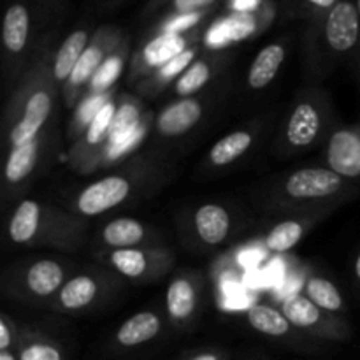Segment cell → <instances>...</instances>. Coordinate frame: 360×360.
I'll use <instances>...</instances> for the list:
<instances>
[{"label":"cell","mask_w":360,"mask_h":360,"mask_svg":"<svg viewBox=\"0 0 360 360\" xmlns=\"http://www.w3.org/2000/svg\"><path fill=\"white\" fill-rule=\"evenodd\" d=\"M357 2V9H359V20H360V0H355ZM359 69H360V48H359Z\"/></svg>","instance_id":"44"},{"label":"cell","mask_w":360,"mask_h":360,"mask_svg":"<svg viewBox=\"0 0 360 360\" xmlns=\"http://www.w3.org/2000/svg\"><path fill=\"white\" fill-rule=\"evenodd\" d=\"M197 55H199V44L195 42V44L188 46L185 51L176 55L174 58L169 60V62L165 63V65H162L160 69L155 70L150 77L141 81L139 90L143 91L144 95H150V97L164 91L169 84L176 83V81L179 79V76L195 62Z\"/></svg>","instance_id":"24"},{"label":"cell","mask_w":360,"mask_h":360,"mask_svg":"<svg viewBox=\"0 0 360 360\" xmlns=\"http://www.w3.org/2000/svg\"><path fill=\"white\" fill-rule=\"evenodd\" d=\"M354 271H355V276H357V280L360 281V253H359L357 260H355V267H354Z\"/></svg>","instance_id":"43"},{"label":"cell","mask_w":360,"mask_h":360,"mask_svg":"<svg viewBox=\"0 0 360 360\" xmlns=\"http://www.w3.org/2000/svg\"><path fill=\"white\" fill-rule=\"evenodd\" d=\"M164 329V320L155 311H139L129 316L115 334L116 347L123 350H134L150 341L157 340Z\"/></svg>","instance_id":"21"},{"label":"cell","mask_w":360,"mask_h":360,"mask_svg":"<svg viewBox=\"0 0 360 360\" xmlns=\"http://www.w3.org/2000/svg\"><path fill=\"white\" fill-rule=\"evenodd\" d=\"M302 294L320 306L326 311L333 313V315H341L347 311V302H345L343 294L340 288L326 276H319V274H311L306 278L304 288Z\"/></svg>","instance_id":"29"},{"label":"cell","mask_w":360,"mask_h":360,"mask_svg":"<svg viewBox=\"0 0 360 360\" xmlns=\"http://www.w3.org/2000/svg\"><path fill=\"white\" fill-rule=\"evenodd\" d=\"M192 225L200 243L206 246H218L229 239L234 220L224 204L206 202L193 211Z\"/></svg>","instance_id":"18"},{"label":"cell","mask_w":360,"mask_h":360,"mask_svg":"<svg viewBox=\"0 0 360 360\" xmlns=\"http://www.w3.org/2000/svg\"><path fill=\"white\" fill-rule=\"evenodd\" d=\"M199 39V28L188 34H153L148 42H144L130 62V77L132 79H146L155 70L185 51L188 46L195 44Z\"/></svg>","instance_id":"11"},{"label":"cell","mask_w":360,"mask_h":360,"mask_svg":"<svg viewBox=\"0 0 360 360\" xmlns=\"http://www.w3.org/2000/svg\"><path fill=\"white\" fill-rule=\"evenodd\" d=\"M246 322L259 334L273 340H287L292 338L295 327L288 322L281 309L271 304H255L246 311Z\"/></svg>","instance_id":"25"},{"label":"cell","mask_w":360,"mask_h":360,"mask_svg":"<svg viewBox=\"0 0 360 360\" xmlns=\"http://www.w3.org/2000/svg\"><path fill=\"white\" fill-rule=\"evenodd\" d=\"M330 108L327 97L316 90L306 91L294 102L280 134L281 150L301 153L315 146L329 129Z\"/></svg>","instance_id":"4"},{"label":"cell","mask_w":360,"mask_h":360,"mask_svg":"<svg viewBox=\"0 0 360 360\" xmlns=\"http://www.w3.org/2000/svg\"><path fill=\"white\" fill-rule=\"evenodd\" d=\"M287 56L285 42L276 41L264 46L253 58L248 70V86L252 90H264L274 81Z\"/></svg>","instance_id":"23"},{"label":"cell","mask_w":360,"mask_h":360,"mask_svg":"<svg viewBox=\"0 0 360 360\" xmlns=\"http://www.w3.org/2000/svg\"><path fill=\"white\" fill-rule=\"evenodd\" d=\"M46 134L42 132L30 143H25L21 146H14L9 150L7 155L6 167H4V178L6 183L11 186H16L20 183L27 181L34 171L37 169L39 160L44 153Z\"/></svg>","instance_id":"22"},{"label":"cell","mask_w":360,"mask_h":360,"mask_svg":"<svg viewBox=\"0 0 360 360\" xmlns=\"http://www.w3.org/2000/svg\"><path fill=\"white\" fill-rule=\"evenodd\" d=\"M340 0H285L287 11L294 16L313 20L316 16L327 14Z\"/></svg>","instance_id":"34"},{"label":"cell","mask_w":360,"mask_h":360,"mask_svg":"<svg viewBox=\"0 0 360 360\" xmlns=\"http://www.w3.org/2000/svg\"><path fill=\"white\" fill-rule=\"evenodd\" d=\"M65 2L67 0H30V6L34 9L35 18H41L46 14H55Z\"/></svg>","instance_id":"38"},{"label":"cell","mask_w":360,"mask_h":360,"mask_svg":"<svg viewBox=\"0 0 360 360\" xmlns=\"http://www.w3.org/2000/svg\"><path fill=\"white\" fill-rule=\"evenodd\" d=\"M104 260L109 269H112L125 280L136 281V283L158 281L174 266L172 252L164 248H151V246L109 250Z\"/></svg>","instance_id":"6"},{"label":"cell","mask_w":360,"mask_h":360,"mask_svg":"<svg viewBox=\"0 0 360 360\" xmlns=\"http://www.w3.org/2000/svg\"><path fill=\"white\" fill-rule=\"evenodd\" d=\"M311 224L313 220H308V218H292V220L280 221L267 232L266 241H264L266 250L271 253L290 252L302 241Z\"/></svg>","instance_id":"28"},{"label":"cell","mask_w":360,"mask_h":360,"mask_svg":"<svg viewBox=\"0 0 360 360\" xmlns=\"http://www.w3.org/2000/svg\"><path fill=\"white\" fill-rule=\"evenodd\" d=\"M220 65H221V60H220V53L218 51H214L213 55L197 58L195 62H193L174 83L176 95L181 98L195 95L197 91H200L207 83H210L211 77L214 76V72H217V69Z\"/></svg>","instance_id":"27"},{"label":"cell","mask_w":360,"mask_h":360,"mask_svg":"<svg viewBox=\"0 0 360 360\" xmlns=\"http://www.w3.org/2000/svg\"><path fill=\"white\" fill-rule=\"evenodd\" d=\"M169 0H150L146 6V11H144V14H151V13H157V11L164 9V6L167 4Z\"/></svg>","instance_id":"40"},{"label":"cell","mask_w":360,"mask_h":360,"mask_svg":"<svg viewBox=\"0 0 360 360\" xmlns=\"http://www.w3.org/2000/svg\"><path fill=\"white\" fill-rule=\"evenodd\" d=\"M98 238H101L102 245L109 250L139 248V246H148L153 241L150 229L144 225V221L130 217L109 220L101 229Z\"/></svg>","instance_id":"20"},{"label":"cell","mask_w":360,"mask_h":360,"mask_svg":"<svg viewBox=\"0 0 360 360\" xmlns=\"http://www.w3.org/2000/svg\"><path fill=\"white\" fill-rule=\"evenodd\" d=\"M274 13H276V7L269 0L257 13L231 14L229 18L221 20L220 23L210 28V32L206 35L207 46L218 51V49L225 48V46L232 44V42L252 37L253 34H259L260 30H264L271 23V20L274 18Z\"/></svg>","instance_id":"14"},{"label":"cell","mask_w":360,"mask_h":360,"mask_svg":"<svg viewBox=\"0 0 360 360\" xmlns=\"http://www.w3.org/2000/svg\"><path fill=\"white\" fill-rule=\"evenodd\" d=\"M200 308V280L197 274L181 273L165 290V311L172 326L185 329L195 320Z\"/></svg>","instance_id":"16"},{"label":"cell","mask_w":360,"mask_h":360,"mask_svg":"<svg viewBox=\"0 0 360 360\" xmlns=\"http://www.w3.org/2000/svg\"><path fill=\"white\" fill-rule=\"evenodd\" d=\"M218 0H169L164 6L165 16L171 14L185 13H200V11H211Z\"/></svg>","instance_id":"35"},{"label":"cell","mask_w":360,"mask_h":360,"mask_svg":"<svg viewBox=\"0 0 360 360\" xmlns=\"http://www.w3.org/2000/svg\"><path fill=\"white\" fill-rule=\"evenodd\" d=\"M326 164L347 181L360 179V123L341 125L329 132L326 143Z\"/></svg>","instance_id":"13"},{"label":"cell","mask_w":360,"mask_h":360,"mask_svg":"<svg viewBox=\"0 0 360 360\" xmlns=\"http://www.w3.org/2000/svg\"><path fill=\"white\" fill-rule=\"evenodd\" d=\"M53 56L48 44L42 46L41 53L35 58L34 65L25 74L20 88L11 102L9 115V146H21L30 143L44 132L48 120L55 108L56 90L58 86L53 81L51 65Z\"/></svg>","instance_id":"1"},{"label":"cell","mask_w":360,"mask_h":360,"mask_svg":"<svg viewBox=\"0 0 360 360\" xmlns=\"http://www.w3.org/2000/svg\"><path fill=\"white\" fill-rule=\"evenodd\" d=\"M269 0H227V7L232 14L257 13L262 9Z\"/></svg>","instance_id":"37"},{"label":"cell","mask_w":360,"mask_h":360,"mask_svg":"<svg viewBox=\"0 0 360 360\" xmlns=\"http://www.w3.org/2000/svg\"><path fill=\"white\" fill-rule=\"evenodd\" d=\"M69 280V267L65 264L55 259H39L18 271L13 280H6V283H13L14 297L48 304Z\"/></svg>","instance_id":"9"},{"label":"cell","mask_w":360,"mask_h":360,"mask_svg":"<svg viewBox=\"0 0 360 360\" xmlns=\"http://www.w3.org/2000/svg\"><path fill=\"white\" fill-rule=\"evenodd\" d=\"M204 115V105L199 98L186 97L171 102L158 112L155 129L162 137H179L193 129Z\"/></svg>","instance_id":"17"},{"label":"cell","mask_w":360,"mask_h":360,"mask_svg":"<svg viewBox=\"0 0 360 360\" xmlns=\"http://www.w3.org/2000/svg\"><path fill=\"white\" fill-rule=\"evenodd\" d=\"M255 143V132L250 129H239L227 134L213 144L207 153V164L211 167H227L241 157H245Z\"/></svg>","instance_id":"26"},{"label":"cell","mask_w":360,"mask_h":360,"mask_svg":"<svg viewBox=\"0 0 360 360\" xmlns=\"http://www.w3.org/2000/svg\"><path fill=\"white\" fill-rule=\"evenodd\" d=\"M91 37H94V32H91L90 25H81V27L74 28V30L63 39V42L55 51L51 65L53 81H55L56 86L63 88V84L67 83V79H69L70 74H72L74 67L77 65L79 58L83 56L84 49L90 44Z\"/></svg>","instance_id":"19"},{"label":"cell","mask_w":360,"mask_h":360,"mask_svg":"<svg viewBox=\"0 0 360 360\" xmlns=\"http://www.w3.org/2000/svg\"><path fill=\"white\" fill-rule=\"evenodd\" d=\"M21 333L18 330L16 323L7 315L0 316V352L4 350H16L20 343Z\"/></svg>","instance_id":"36"},{"label":"cell","mask_w":360,"mask_h":360,"mask_svg":"<svg viewBox=\"0 0 360 360\" xmlns=\"http://www.w3.org/2000/svg\"><path fill=\"white\" fill-rule=\"evenodd\" d=\"M125 39V32L122 28L115 27V25H102L94 32L90 44L84 49L83 56H81L77 65L74 67L72 74H70V77L62 88L67 108H76L83 101V94L86 95L88 86H90L91 79L98 72L102 63L105 62V58L111 53L118 49V46Z\"/></svg>","instance_id":"5"},{"label":"cell","mask_w":360,"mask_h":360,"mask_svg":"<svg viewBox=\"0 0 360 360\" xmlns=\"http://www.w3.org/2000/svg\"><path fill=\"white\" fill-rule=\"evenodd\" d=\"M7 236L14 245L76 250L84 239V224L69 211L25 199L11 214Z\"/></svg>","instance_id":"2"},{"label":"cell","mask_w":360,"mask_h":360,"mask_svg":"<svg viewBox=\"0 0 360 360\" xmlns=\"http://www.w3.org/2000/svg\"><path fill=\"white\" fill-rule=\"evenodd\" d=\"M34 30L35 14L30 2L11 0L2 21V46L7 58L16 62L27 55L34 41Z\"/></svg>","instance_id":"15"},{"label":"cell","mask_w":360,"mask_h":360,"mask_svg":"<svg viewBox=\"0 0 360 360\" xmlns=\"http://www.w3.org/2000/svg\"><path fill=\"white\" fill-rule=\"evenodd\" d=\"M112 280L104 273H79L60 288L58 294L48 302V308L56 313H81L91 308L109 292Z\"/></svg>","instance_id":"12"},{"label":"cell","mask_w":360,"mask_h":360,"mask_svg":"<svg viewBox=\"0 0 360 360\" xmlns=\"http://www.w3.org/2000/svg\"><path fill=\"white\" fill-rule=\"evenodd\" d=\"M348 181L329 167L297 169L283 179L280 199L287 202H319L347 192Z\"/></svg>","instance_id":"10"},{"label":"cell","mask_w":360,"mask_h":360,"mask_svg":"<svg viewBox=\"0 0 360 360\" xmlns=\"http://www.w3.org/2000/svg\"><path fill=\"white\" fill-rule=\"evenodd\" d=\"M0 360H20L14 350H4L0 352Z\"/></svg>","instance_id":"42"},{"label":"cell","mask_w":360,"mask_h":360,"mask_svg":"<svg viewBox=\"0 0 360 360\" xmlns=\"http://www.w3.org/2000/svg\"><path fill=\"white\" fill-rule=\"evenodd\" d=\"M125 2H129V0H98V4L105 9H115V7H120Z\"/></svg>","instance_id":"41"},{"label":"cell","mask_w":360,"mask_h":360,"mask_svg":"<svg viewBox=\"0 0 360 360\" xmlns=\"http://www.w3.org/2000/svg\"><path fill=\"white\" fill-rule=\"evenodd\" d=\"M130 53V44L129 37L118 46L115 53L105 58V62L102 63L98 72L95 74V77L91 79L90 86H88L86 94H105V91H111V86L116 83V79L122 74L123 67H125L127 58H129Z\"/></svg>","instance_id":"31"},{"label":"cell","mask_w":360,"mask_h":360,"mask_svg":"<svg viewBox=\"0 0 360 360\" xmlns=\"http://www.w3.org/2000/svg\"><path fill=\"white\" fill-rule=\"evenodd\" d=\"M281 311L295 330L330 341H345L350 336V326L340 315L326 311L304 294L288 295L281 302Z\"/></svg>","instance_id":"8"},{"label":"cell","mask_w":360,"mask_h":360,"mask_svg":"<svg viewBox=\"0 0 360 360\" xmlns=\"http://www.w3.org/2000/svg\"><path fill=\"white\" fill-rule=\"evenodd\" d=\"M20 360H67L63 348L44 334L21 330L20 343L16 347Z\"/></svg>","instance_id":"30"},{"label":"cell","mask_w":360,"mask_h":360,"mask_svg":"<svg viewBox=\"0 0 360 360\" xmlns=\"http://www.w3.org/2000/svg\"><path fill=\"white\" fill-rule=\"evenodd\" d=\"M137 176L132 172H115L84 186L74 199L72 213L94 218L122 206L136 192Z\"/></svg>","instance_id":"7"},{"label":"cell","mask_w":360,"mask_h":360,"mask_svg":"<svg viewBox=\"0 0 360 360\" xmlns=\"http://www.w3.org/2000/svg\"><path fill=\"white\" fill-rule=\"evenodd\" d=\"M308 23L306 49L320 72L341 60L359 62L360 20L355 0H340L329 13Z\"/></svg>","instance_id":"3"},{"label":"cell","mask_w":360,"mask_h":360,"mask_svg":"<svg viewBox=\"0 0 360 360\" xmlns=\"http://www.w3.org/2000/svg\"><path fill=\"white\" fill-rule=\"evenodd\" d=\"M211 11H200V13H185V14H171L164 16L160 23L155 27L153 34H188L197 30L200 23L206 20Z\"/></svg>","instance_id":"33"},{"label":"cell","mask_w":360,"mask_h":360,"mask_svg":"<svg viewBox=\"0 0 360 360\" xmlns=\"http://www.w3.org/2000/svg\"><path fill=\"white\" fill-rule=\"evenodd\" d=\"M111 91H105V94H86L83 97V101L76 105V111H74L72 120H70L69 125V136L74 143L81 139V136L84 134V130L88 129L91 122L95 120V116L98 115V111L102 109V105L111 98Z\"/></svg>","instance_id":"32"},{"label":"cell","mask_w":360,"mask_h":360,"mask_svg":"<svg viewBox=\"0 0 360 360\" xmlns=\"http://www.w3.org/2000/svg\"><path fill=\"white\" fill-rule=\"evenodd\" d=\"M181 360H229V357L224 350H217V348H206V350L192 352V354L185 355Z\"/></svg>","instance_id":"39"}]
</instances>
